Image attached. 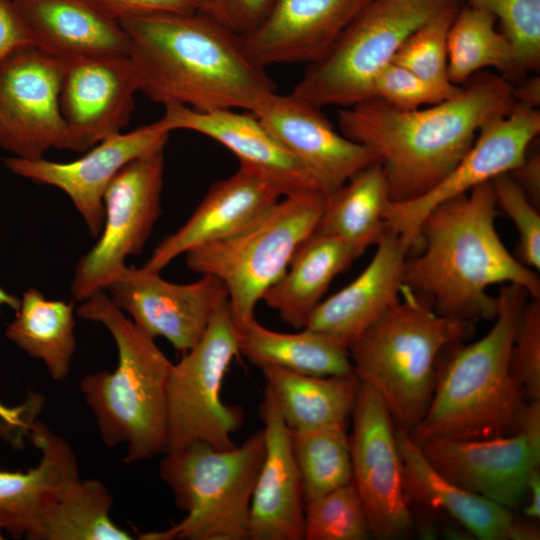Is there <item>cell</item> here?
<instances>
[{"label": "cell", "mask_w": 540, "mask_h": 540, "mask_svg": "<svg viewBox=\"0 0 540 540\" xmlns=\"http://www.w3.org/2000/svg\"><path fill=\"white\" fill-rule=\"evenodd\" d=\"M291 439L305 500L351 482L350 439L346 423L291 430Z\"/></svg>", "instance_id": "e575fe53"}, {"label": "cell", "mask_w": 540, "mask_h": 540, "mask_svg": "<svg viewBox=\"0 0 540 540\" xmlns=\"http://www.w3.org/2000/svg\"><path fill=\"white\" fill-rule=\"evenodd\" d=\"M497 212L489 181L438 205L423 220L422 252L406 259L404 284L439 315L495 319L498 298L487 293L494 284H516L540 299L538 274L508 251L496 231Z\"/></svg>", "instance_id": "3957f363"}, {"label": "cell", "mask_w": 540, "mask_h": 540, "mask_svg": "<svg viewBox=\"0 0 540 540\" xmlns=\"http://www.w3.org/2000/svg\"><path fill=\"white\" fill-rule=\"evenodd\" d=\"M361 255L346 242L315 230L262 300L282 321L303 329L333 279Z\"/></svg>", "instance_id": "83f0119b"}, {"label": "cell", "mask_w": 540, "mask_h": 540, "mask_svg": "<svg viewBox=\"0 0 540 540\" xmlns=\"http://www.w3.org/2000/svg\"><path fill=\"white\" fill-rule=\"evenodd\" d=\"M529 295L516 284L499 290L492 328L479 340L449 347L430 406L410 432L416 443L432 439L477 440L519 432L527 401L509 370L517 322Z\"/></svg>", "instance_id": "277c9868"}, {"label": "cell", "mask_w": 540, "mask_h": 540, "mask_svg": "<svg viewBox=\"0 0 540 540\" xmlns=\"http://www.w3.org/2000/svg\"><path fill=\"white\" fill-rule=\"evenodd\" d=\"M170 131L159 119L130 132L110 136L70 162L8 157L4 166L34 183L63 191L82 217L89 234L97 238L104 222L106 188L129 162L165 148Z\"/></svg>", "instance_id": "9a60e30c"}, {"label": "cell", "mask_w": 540, "mask_h": 540, "mask_svg": "<svg viewBox=\"0 0 540 540\" xmlns=\"http://www.w3.org/2000/svg\"><path fill=\"white\" fill-rule=\"evenodd\" d=\"M31 44L28 28L14 0H0V63L13 51Z\"/></svg>", "instance_id": "ee69618b"}, {"label": "cell", "mask_w": 540, "mask_h": 540, "mask_svg": "<svg viewBox=\"0 0 540 540\" xmlns=\"http://www.w3.org/2000/svg\"><path fill=\"white\" fill-rule=\"evenodd\" d=\"M464 4L491 13L515 51L511 83L540 65V0H464Z\"/></svg>", "instance_id": "8d00e7d4"}, {"label": "cell", "mask_w": 540, "mask_h": 540, "mask_svg": "<svg viewBox=\"0 0 540 540\" xmlns=\"http://www.w3.org/2000/svg\"><path fill=\"white\" fill-rule=\"evenodd\" d=\"M351 416L352 482L371 535L380 540L407 538L414 533L415 521L404 487L393 419L380 396L361 382Z\"/></svg>", "instance_id": "7c38bea8"}, {"label": "cell", "mask_w": 540, "mask_h": 540, "mask_svg": "<svg viewBox=\"0 0 540 540\" xmlns=\"http://www.w3.org/2000/svg\"><path fill=\"white\" fill-rule=\"evenodd\" d=\"M2 530H3V528H2V526L0 524V540L4 539L3 534H2Z\"/></svg>", "instance_id": "f907efd6"}, {"label": "cell", "mask_w": 540, "mask_h": 540, "mask_svg": "<svg viewBox=\"0 0 540 540\" xmlns=\"http://www.w3.org/2000/svg\"><path fill=\"white\" fill-rule=\"evenodd\" d=\"M164 108L160 119L170 132L190 130L217 141L238 158L240 165L265 177L283 197L319 190L304 167L254 113L234 109L196 111L184 106Z\"/></svg>", "instance_id": "603a6c76"}, {"label": "cell", "mask_w": 540, "mask_h": 540, "mask_svg": "<svg viewBox=\"0 0 540 540\" xmlns=\"http://www.w3.org/2000/svg\"><path fill=\"white\" fill-rule=\"evenodd\" d=\"M539 132L538 108L516 103L508 114L490 119L458 164L438 184L412 200L387 203L386 227L399 235L408 252L419 247L421 224L434 208L513 171L524 161Z\"/></svg>", "instance_id": "4fadbf2b"}, {"label": "cell", "mask_w": 540, "mask_h": 540, "mask_svg": "<svg viewBox=\"0 0 540 540\" xmlns=\"http://www.w3.org/2000/svg\"><path fill=\"white\" fill-rule=\"evenodd\" d=\"M63 61L26 45L0 63V148L38 159L50 149L69 150L60 110Z\"/></svg>", "instance_id": "5bb4252c"}, {"label": "cell", "mask_w": 540, "mask_h": 540, "mask_svg": "<svg viewBox=\"0 0 540 540\" xmlns=\"http://www.w3.org/2000/svg\"><path fill=\"white\" fill-rule=\"evenodd\" d=\"M512 94L517 104L538 108L540 103V78L538 75L513 87Z\"/></svg>", "instance_id": "bcb514c9"}, {"label": "cell", "mask_w": 540, "mask_h": 540, "mask_svg": "<svg viewBox=\"0 0 540 540\" xmlns=\"http://www.w3.org/2000/svg\"><path fill=\"white\" fill-rule=\"evenodd\" d=\"M62 61L59 102L69 150L84 153L127 126L141 91L140 77L127 54Z\"/></svg>", "instance_id": "2e32d148"}, {"label": "cell", "mask_w": 540, "mask_h": 540, "mask_svg": "<svg viewBox=\"0 0 540 540\" xmlns=\"http://www.w3.org/2000/svg\"><path fill=\"white\" fill-rule=\"evenodd\" d=\"M120 23L141 92L164 107L254 112L276 92L265 68L245 51L241 36L200 11Z\"/></svg>", "instance_id": "7a4b0ae2"}, {"label": "cell", "mask_w": 540, "mask_h": 540, "mask_svg": "<svg viewBox=\"0 0 540 540\" xmlns=\"http://www.w3.org/2000/svg\"><path fill=\"white\" fill-rule=\"evenodd\" d=\"M164 454L160 477L187 515L139 539L247 540L252 494L265 455L263 428L232 449L197 442Z\"/></svg>", "instance_id": "52a82bcc"}, {"label": "cell", "mask_w": 540, "mask_h": 540, "mask_svg": "<svg viewBox=\"0 0 540 540\" xmlns=\"http://www.w3.org/2000/svg\"><path fill=\"white\" fill-rule=\"evenodd\" d=\"M464 0H370L331 49L307 65L291 92L315 106L347 107L372 98L376 74L418 28Z\"/></svg>", "instance_id": "9c48e42d"}, {"label": "cell", "mask_w": 540, "mask_h": 540, "mask_svg": "<svg viewBox=\"0 0 540 540\" xmlns=\"http://www.w3.org/2000/svg\"><path fill=\"white\" fill-rule=\"evenodd\" d=\"M510 175L519 185L527 198L536 207L540 200V156L526 155L524 161Z\"/></svg>", "instance_id": "f6af8a7d"}, {"label": "cell", "mask_w": 540, "mask_h": 540, "mask_svg": "<svg viewBox=\"0 0 540 540\" xmlns=\"http://www.w3.org/2000/svg\"><path fill=\"white\" fill-rule=\"evenodd\" d=\"M405 491L410 503L441 510L481 540H538L539 528L511 510L470 492L440 474L403 428H395Z\"/></svg>", "instance_id": "d4e9b609"}, {"label": "cell", "mask_w": 540, "mask_h": 540, "mask_svg": "<svg viewBox=\"0 0 540 540\" xmlns=\"http://www.w3.org/2000/svg\"><path fill=\"white\" fill-rule=\"evenodd\" d=\"M370 0H272L264 20L242 36L249 57L270 65L321 59Z\"/></svg>", "instance_id": "ffe728a7"}, {"label": "cell", "mask_w": 540, "mask_h": 540, "mask_svg": "<svg viewBox=\"0 0 540 540\" xmlns=\"http://www.w3.org/2000/svg\"><path fill=\"white\" fill-rule=\"evenodd\" d=\"M112 301L147 335L165 338L177 351L187 352L206 330L227 291L211 276L178 284L160 272L126 266L106 289Z\"/></svg>", "instance_id": "e0dca14e"}, {"label": "cell", "mask_w": 540, "mask_h": 540, "mask_svg": "<svg viewBox=\"0 0 540 540\" xmlns=\"http://www.w3.org/2000/svg\"><path fill=\"white\" fill-rule=\"evenodd\" d=\"M105 15L122 21L162 13H192L197 0H89Z\"/></svg>", "instance_id": "7bdbcfd3"}, {"label": "cell", "mask_w": 540, "mask_h": 540, "mask_svg": "<svg viewBox=\"0 0 540 540\" xmlns=\"http://www.w3.org/2000/svg\"><path fill=\"white\" fill-rule=\"evenodd\" d=\"M252 113L304 167L325 195L379 162L368 147L338 132L322 108L292 93L274 92Z\"/></svg>", "instance_id": "d6986e66"}, {"label": "cell", "mask_w": 540, "mask_h": 540, "mask_svg": "<svg viewBox=\"0 0 540 540\" xmlns=\"http://www.w3.org/2000/svg\"><path fill=\"white\" fill-rule=\"evenodd\" d=\"M5 336L30 357L41 360L50 376L67 378L76 348L73 301L51 300L35 288L24 291Z\"/></svg>", "instance_id": "4dcf8cb0"}, {"label": "cell", "mask_w": 540, "mask_h": 540, "mask_svg": "<svg viewBox=\"0 0 540 540\" xmlns=\"http://www.w3.org/2000/svg\"><path fill=\"white\" fill-rule=\"evenodd\" d=\"M164 167L161 149L129 162L106 188L101 232L79 258L71 281L77 301L106 291L126 259L142 253L161 214Z\"/></svg>", "instance_id": "8fae6325"}, {"label": "cell", "mask_w": 540, "mask_h": 540, "mask_svg": "<svg viewBox=\"0 0 540 540\" xmlns=\"http://www.w3.org/2000/svg\"><path fill=\"white\" fill-rule=\"evenodd\" d=\"M239 354L258 368L276 366L313 376L354 373L348 349L329 336L308 328L278 332L256 319L239 329Z\"/></svg>", "instance_id": "f546056e"}, {"label": "cell", "mask_w": 540, "mask_h": 540, "mask_svg": "<svg viewBox=\"0 0 540 540\" xmlns=\"http://www.w3.org/2000/svg\"><path fill=\"white\" fill-rule=\"evenodd\" d=\"M512 89L502 75L478 72L456 95L428 108L402 110L376 98L343 107L338 126L376 154L390 201H409L453 170L487 121L512 111Z\"/></svg>", "instance_id": "6da1fadb"}, {"label": "cell", "mask_w": 540, "mask_h": 540, "mask_svg": "<svg viewBox=\"0 0 540 540\" xmlns=\"http://www.w3.org/2000/svg\"><path fill=\"white\" fill-rule=\"evenodd\" d=\"M489 12L464 4L456 13L447 37L448 76L463 85L484 68H496L509 82L515 66V51L510 40L495 27Z\"/></svg>", "instance_id": "836d02e7"}, {"label": "cell", "mask_w": 540, "mask_h": 540, "mask_svg": "<svg viewBox=\"0 0 540 540\" xmlns=\"http://www.w3.org/2000/svg\"><path fill=\"white\" fill-rule=\"evenodd\" d=\"M32 44L61 60L128 53L121 23L89 0H14Z\"/></svg>", "instance_id": "4316f807"}, {"label": "cell", "mask_w": 540, "mask_h": 540, "mask_svg": "<svg viewBox=\"0 0 540 540\" xmlns=\"http://www.w3.org/2000/svg\"><path fill=\"white\" fill-rule=\"evenodd\" d=\"M271 4L272 0H197V11L242 37L259 26Z\"/></svg>", "instance_id": "b9f144b4"}, {"label": "cell", "mask_w": 540, "mask_h": 540, "mask_svg": "<svg viewBox=\"0 0 540 540\" xmlns=\"http://www.w3.org/2000/svg\"><path fill=\"white\" fill-rule=\"evenodd\" d=\"M239 354V329L228 295L220 299L203 335L172 365L167 384L165 453L202 442L219 450L236 445L231 435L243 424V410L222 401L226 372Z\"/></svg>", "instance_id": "30bf717a"}, {"label": "cell", "mask_w": 540, "mask_h": 540, "mask_svg": "<svg viewBox=\"0 0 540 540\" xmlns=\"http://www.w3.org/2000/svg\"><path fill=\"white\" fill-rule=\"evenodd\" d=\"M113 498L94 479L69 483L44 513L31 540H130L110 517Z\"/></svg>", "instance_id": "d6a6232c"}, {"label": "cell", "mask_w": 540, "mask_h": 540, "mask_svg": "<svg viewBox=\"0 0 540 540\" xmlns=\"http://www.w3.org/2000/svg\"><path fill=\"white\" fill-rule=\"evenodd\" d=\"M20 299L13 294L8 293L0 287V307L7 306L16 311L19 307Z\"/></svg>", "instance_id": "c3c4849f"}, {"label": "cell", "mask_w": 540, "mask_h": 540, "mask_svg": "<svg viewBox=\"0 0 540 540\" xmlns=\"http://www.w3.org/2000/svg\"><path fill=\"white\" fill-rule=\"evenodd\" d=\"M303 540H366L367 516L354 483L305 500Z\"/></svg>", "instance_id": "d590c367"}, {"label": "cell", "mask_w": 540, "mask_h": 540, "mask_svg": "<svg viewBox=\"0 0 540 540\" xmlns=\"http://www.w3.org/2000/svg\"><path fill=\"white\" fill-rule=\"evenodd\" d=\"M260 369L291 430L346 423L351 416L360 385L354 373L313 376L276 366Z\"/></svg>", "instance_id": "f1b7e54d"}, {"label": "cell", "mask_w": 540, "mask_h": 540, "mask_svg": "<svg viewBox=\"0 0 540 540\" xmlns=\"http://www.w3.org/2000/svg\"><path fill=\"white\" fill-rule=\"evenodd\" d=\"M29 427L42 454L39 463L25 472L0 470V524L16 539H28L64 488L79 478L69 444L40 422Z\"/></svg>", "instance_id": "484cf974"}, {"label": "cell", "mask_w": 540, "mask_h": 540, "mask_svg": "<svg viewBox=\"0 0 540 540\" xmlns=\"http://www.w3.org/2000/svg\"><path fill=\"white\" fill-rule=\"evenodd\" d=\"M473 332V322L439 315L403 284L398 303L348 351L358 380L380 396L395 426L410 432L432 401L440 356Z\"/></svg>", "instance_id": "8992f818"}, {"label": "cell", "mask_w": 540, "mask_h": 540, "mask_svg": "<svg viewBox=\"0 0 540 540\" xmlns=\"http://www.w3.org/2000/svg\"><path fill=\"white\" fill-rule=\"evenodd\" d=\"M509 370L527 401L540 400V299L524 304L515 329Z\"/></svg>", "instance_id": "f35d334b"}, {"label": "cell", "mask_w": 540, "mask_h": 540, "mask_svg": "<svg viewBox=\"0 0 540 540\" xmlns=\"http://www.w3.org/2000/svg\"><path fill=\"white\" fill-rule=\"evenodd\" d=\"M282 197L265 177L240 165L209 188L188 220L155 247L143 267L160 272L182 254L243 231Z\"/></svg>", "instance_id": "7402d4cb"}, {"label": "cell", "mask_w": 540, "mask_h": 540, "mask_svg": "<svg viewBox=\"0 0 540 540\" xmlns=\"http://www.w3.org/2000/svg\"><path fill=\"white\" fill-rule=\"evenodd\" d=\"M365 269L347 286L321 301L305 328L321 332L347 349L400 300L408 250L387 228Z\"/></svg>", "instance_id": "cb8c5ba5"}, {"label": "cell", "mask_w": 540, "mask_h": 540, "mask_svg": "<svg viewBox=\"0 0 540 540\" xmlns=\"http://www.w3.org/2000/svg\"><path fill=\"white\" fill-rule=\"evenodd\" d=\"M418 444L444 477L509 510L525 500L530 477L540 468V441L522 431L488 439H432Z\"/></svg>", "instance_id": "ac0fdd59"}, {"label": "cell", "mask_w": 540, "mask_h": 540, "mask_svg": "<svg viewBox=\"0 0 540 540\" xmlns=\"http://www.w3.org/2000/svg\"><path fill=\"white\" fill-rule=\"evenodd\" d=\"M526 497L528 503L523 512L528 519L538 521L540 518V468L536 469L529 480Z\"/></svg>", "instance_id": "7dc6e473"}, {"label": "cell", "mask_w": 540, "mask_h": 540, "mask_svg": "<svg viewBox=\"0 0 540 540\" xmlns=\"http://www.w3.org/2000/svg\"><path fill=\"white\" fill-rule=\"evenodd\" d=\"M453 96L392 61L376 74L372 83V98L402 110L419 109Z\"/></svg>", "instance_id": "60d3db41"}, {"label": "cell", "mask_w": 540, "mask_h": 540, "mask_svg": "<svg viewBox=\"0 0 540 540\" xmlns=\"http://www.w3.org/2000/svg\"><path fill=\"white\" fill-rule=\"evenodd\" d=\"M75 313L102 324L118 351L114 371L89 374L80 382L103 442L107 446L125 443L128 462L165 453L167 384L173 364L106 291L82 301Z\"/></svg>", "instance_id": "5b68a950"}, {"label": "cell", "mask_w": 540, "mask_h": 540, "mask_svg": "<svg viewBox=\"0 0 540 540\" xmlns=\"http://www.w3.org/2000/svg\"><path fill=\"white\" fill-rule=\"evenodd\" d=\"M265 455L252 494L247 540H303L305 496L291 430L271 389L260 405Z\"/></svg>", "instance_id": "44dd1931"}, {"label": "cell", "mask_w": 540, "mask_h": 540, "mask_svg": "<svg viewBox=\"0 0 540 540\" xmlns=\"http://www.w3.org/2000/svg\"><path fill=\"white\" fill-rule=\"evenodd\" d=\"M8 411H9L8 409L3 408V407L0 405V414H1V415L3 414L4 417L7 416V413H9Z\"/></svg>", "instance_id": "681fc988"}, {"label": "cell", "mask_w": 540, "mask_h": 540, "mask_svg": "<svg viewBox=\"0 0 540 540\" xmlns=\"http://www.w3.org/2000/svg\"><path fill=\"white\" fill-rule=\"evenodd\" d=\"M389 201L384 170L375 162L326 195L315 230L334 236L363 254L386 229L384 211Z\"/></svg>", "instance_id": "1f68e13d"}, {"label": "cell", "mask_w": 540, "mask_h": 540, "mask_svg": "<svg viewBox=\"0 0 540 540\" xmlns=\"http://www.w3.org/2000/svg\"><path fill=\"white\" fill-rule=\"evenodd\" d=\"M325 202L315 189L284 196L243 231L186 253L191 271L222 282L238 329L255 319L257 303L315 231Z\"/></svg>", "instance_id": "ba28073f"}, {"label": "cell", "mask_w": 540, "mask_h": 540, "mask_svg": "<svg viewBox=\"0 0 540 540\" xmlns=\"http://www.w3.org/2000/svg\"><path fill=\"white\" fill-rule=\"evenodd\" d=\"M458 11L446 12L422 25L404 41L392 59V62L451 95L461 89L448 76L447 37Z\"/></svg>", "instance_id": "74e56055"}, {"label": "cell", "mask_w": 540, "mask_h": 540, "mask_svg": "<svg viewBox=\"0 0 540 540\" xmlns=\"http://www.w3.org/2000/svg\"><path fill=\"white\" fill-rule=\"evenodd\" d=\"M496 205L515 224L520 261L533 270L540 269V215L510 173L493 180Z\"/></svg>", "instance_id": "ab89813d"}]
</instances>
